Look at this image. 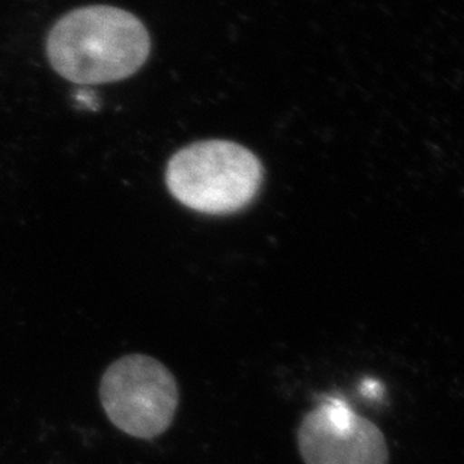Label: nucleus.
Segmentation results:
<instances>
[{
  "label": "nucleus",
  "instance_id": "1",
  "mask_svg": "<svg viewBox=\"0 0 464 464\" xmlns=\"http://www.w3.org/2000/svg\"><path fill=\"white\" fill-rule=\"evenodd\" d=\"M151 41L136 15L106 5L63 15L47 38L54 72L79 85L124 81L147 63Z\"/></svg>",
  "mask_w": 464,
  "mask_h": 464
},
{
  "label": "nucleus",
  "instance_id": "2",
  "mask_svg": "<svg viewBox=\"0 0 464 464\" xmlns=\"http://www.w3.org/2000/svg\"><path fill=\"white\" fill-rule=\"evenodd\" d=\"M165 179L179 204L202 215L225 216L254 202L263 186L264 168L243 145L213 139L175 152Z\"/></svg>",
  "mask_w": 464,
  "mask_h": 464
},
{
  "label": "nucleus",
  "instance_id": "3",
  "mask_svg": "<svg viewBox=\"0 0 464 464\" xmlns=\"http://www.w3.org/2000/svg\"><path fill=\"white\" fill-rule=\"evenodd\" d=\"M100 400L115 427L139 439L165 433L179 407V386L161 362L129 354L113 362L100 383Z\"/></svg>",
  "mask_w": 464,
  "mask_h": 464
},
{
  "label": "nucleus",
  "instance_id": "4",
  "mask_svg": "<svg viewBox=\"0 0 464 464\" xmlns=\"http://www.w3.org/2000/svg\"><path fill=\"white\" fill-rule=\"evenodd\" d=\"M297 442L306 464H388L383 433L341 398H324L304 416Z\"/></svg>",
  "mask_w": 464,
  "mask_h": 464
}]
</instances>
